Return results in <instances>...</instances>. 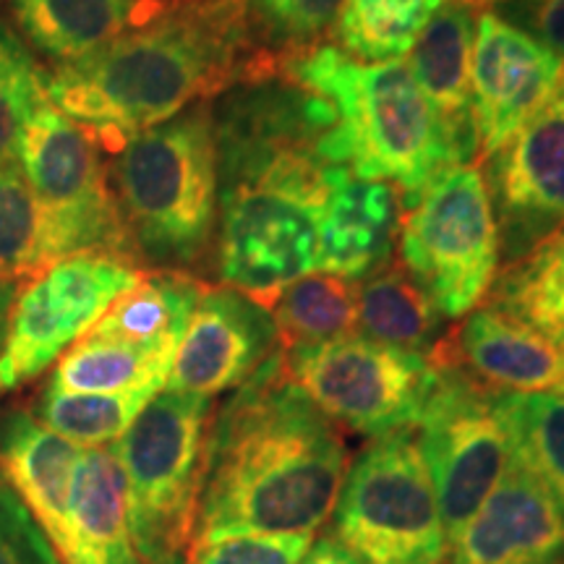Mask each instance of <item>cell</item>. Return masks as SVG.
Here are the masks:
<instances>
[{
	"mask_svg": "<svg viewBox=\"0 0 564 564\" xmlns=\"http://www.w3.org/2000/svg\"><path fill=\"white\" fill-rule=\"evenodd\" d=\"M217 144L215 262L223 285L270 312L274 299L319 270V228L333 165L329 102L274 74L223 91L212 105Z\"/></svg>",
	"mask_w": 564,
	"mask_h": 564,
	"instance_id": "6da1fadb",
	"label": "cell"
},
{
	"mask_svg": "<svg viewBox=\"0 0 564 564\" xmlns=\"http://www.w3.org/2000/svg\"><path fill=\"white\" fill-rule=\"evenodd\" d=\"M348 465L337 423L288 377L278 350L209 423L196 544L241 533L314 535L335 510Z\"/></svg>",
	"mask_w": 564,
	"mask_h": 564,
	"instance_id": "7a4b0ae2",
	"label": "cell"
},
{
	"mask_svg": "<svg viewBox=\"0 0 564 564\" xmlns=\"http://www.w3.org/2000/svg\"><path fill=\"white\" fill-rule=\"evenodd\" d=\"M280 70L253 45L243 0H181L102 51L45 74V95L110 152L196 102Z\"/></svg>",
	"mask_w": 564,
	"mask_h": 564,
	"instance_id": "3957f363",
	"label": "cell"
},
{
	"mask_svg": "<svg viewBox=\"0 0 564 564\" xmlns=\"http://www.w3.org/2000/svg\"><path fill=\"white\" fill-rule=\"evenodd\" d=\"M280 74L314 91L335 112L324 158L366 181H384L405 207L436 175L478 158L423 95L408 58L364 63L319 45L280 63Z\"/></svg>",
	"mask_w": 564,
	"mask_h": 564,
	"instance_id": "277c9868",
	"label": "cell"
},
{
	"mask_svg": "<svg viewBox=\"0 0 564 564\" xmlns=\"http://www.w3.org/2000/svg\"><path fill=\"white\" fill-rule=\"evenodd\" d=\"M110 192L133 264L192 272L215 253L220 186L212 102L131 133L110 150Z\"/></svg>",
	"mask_w": 564,
	"mask_h": 564,
	"instance_id": "5b68a950",
	"label": "cell"
},
{
	"mask_svg": "<svg viewBox=\"0 0 564 564\" xmlns=\"http://www.w3.org/2000/svg\"><path fill=\"white\" fill-rule=\"evenodd\" d=\"M209 413L207 398L162 390L110 444L123 470L131 539L144 564H192Z\"/></svg>",
	"mask_w": 564,
	"mask_h": 564,
	"instance_id": "8992f818",
	"label": "cell"
},
{
	"mask_svg": "<svg viewBox=\"0 0 564 564\" xmlns=\"http://www.w3.org/2000/svg\"><path fill=\"white\" fill-rule=\"evenodd\" d=\"M333 535L361 564H444L447 533L413 429L377 436L348 465Z\"/></svg>",
	"mask_w": 564,
	"mask_h": 564,
	"instance_id": "52a82bcc",
	"label": "cell"
},
{
	"mask_svg": "<svg viewBox=\"0 0 564 564\" xmlns=\"http://www.w3.org/2000/svg\"><path fill=\"white\" fill-rule=\"evenodd\" d=\"M400 264L444 319L481 306L499 267V230L481 165H455L408 204L400 225Z\"/></svg>",
	"mask_w": 564,
	"mask_h": 564,
	"instance_id": "ba28073f",
	"label": "cell"
},
{
	"mask_svg": "<svg viewBox=\"0 0 564 564\" xmlns=\"http://www.w3.org/2000/svg\"><path fill=\"white\" fill-rule=\"evenodd\" d=\"M17 162L47 220L55 262L82 251L129 259L100 144L47 97L21 131Z\"/></svg>",
	"mask_w": 564,
	"mask_h": 564,
	"instance_id": "9c48e42d",
	"label": "cell"
},
{
	"mask_svg": "<svg viewBox=\"0 0 564 564\" xmlns=\"http://www.w3.org/2000/svg\"><path fill=\"white\" fill-rule=\"evenodd\" d=\"M282 361L327 419L371 440L413 429L436 377L429 358L364 335L285 350Z\"/></svg>",
	"mask_w": 564,
	"mask_h": 564,
	"instance_id": "30bf717a",
	"label": "cell"
},
{
	"mask_svg": "<svg viewBox=\"0 0 564 564\" xmlns=\"http://www.w3.org/2000/svg\"><path fill=\"white\" fill-rule=\"evenodd\" d=\"M436 377L421 408L419 447L440 502L447 546L468 525L510 468L514 449L497 394L453 366L434 364Z\"/></svg>",
	"mask_w": 564,
	"mask_h": 564,
	"instance_id": "8fae6325",
	"label": "cell"
},
{
	"mask_svg": "<svg viewBox=\"0 0 564 564\" xmlns=\"http://www.w3.org/2000/svg\"><path fill=\"white\" fill-rule=\"evenodd\" d=\"M144 272L126 257L82 251L32 278L11 303L0 350V392L34 382L102 319Z\"/></svg>",
	"mask_w": 564,
	"mask_h": 564,
	"instance_id": "7c38bea8",
	"label": "cell"
},
{
	"mask_svg": "<svg viewBox=\"0 0 564 564\" xmlns=\"http://www.w3.org/2000/svg\"><path fill=\"white\" fill-rule=\"evenodd\" d=\"M486 188L502 267L520 262L564 225V68L531 118L486 158Z\"/></svg>",
	"mask_w": 564,
	"mask_h": 564,
	"instance_id": "4fadbf2b",
	"label": "cell"
},
{
	"mask_svg": "<svg viewBox=\"0 0 564 564\" xmlns=\"http://www.w3.org/2000/svg\"><path fill=\"white\" fill-rule=\"evenodd\" d=\"M280 350L272 314L232 288H207L175 350L165 390L215 394L249 382Z\"/></svg>",
	"mask_w": 564,
	"mask_h": 564,
	"instance_id": "5bb4252c",
	"label": "cell"
},
{
	"mask_svg": "<svg viewBox=\"0 0 564 564\" xmlns=\"http://www.w3.org/2000/svg\"><path fill=\"white\" fill-rule=\"evenodd\" d=\"M564 61L539 45L494 11L476 17L470 58V108H474L478 158L486 160L514 137L531 112L546 100Z\"/></svg>",
	"mask_w": 564,
	"mask_h": 564,
	"instance_id": "9a60e30c",
	"label": "cell"
},
{
	"mask_svg": "<svg viewBox=\"0 0 564 564\" xmlns=\"http://www.w3.org/2000/svg\"><path fill=\"white\" fill-rule=\"evenodd\" d=\"M447 564H564V518L518 457L449 541Z\"/></svg>",
	"mask_w": 564,
	"mask_h": 564,
	"instance_id": "2e32d148",
	"label": "cell"
},
{
	"mask_svg": "<svg viewBox=\"0 0 564 564\" xmlns=\"http://www.w3.org/2000/svg\"><path fill=\"white\" fill-rule=\"evenodd\" d=\"M429 361L453 366L491 392L564 398V350L494 306L465 316Z\"/></svg>",
	"mask_w": 564,
	"mask_h": 564,
	"instance_id": "e0dca14e",
	"label": "cell"
},
{
	"mask_svg": "<svg viewBox=\"0 0 564 564\" xmlns=\"http://www.w3.org/2000/svg\"><path fill=\"white\" fill-rule=\"evenodd\" d=\"M405 202L384 181H366L337 165L319 228V270L361 282L392 262Z\"/></svg>",
	"mask_w": 564,
	"mask_h": 564,
	"instance_id": "ac0fdd59",
	"label": "cell"
},
{
	"mask_svg": "<svg viewBox=\"0 0 564 564\" xmlns=\"http://www.w3.org/2000/svg\"><path fill=\"white\" fill-rule=\"evenodd\" d=\"M82 447L26 411L0 413V476L37 520L61 562L70 549V481Z\"/></svg>",
	"mask_w": 564,
	"mask_h": 564,
	"instance_id": "d6986e66",
	"label": "cell"
},
{
	"mask_svg": "<svg viewBox=\"0 0 564 564\" xmlns=\"http://www.w3.org/2000/svg\"><path fill=\"white\" fill-rule=\"evenodd\" d=\"M165 9L158 0H11L26 45L53 68L89 58Z\"/></svg>",
	"mask_w": 564,
	"mask_h": 564,
	"instance_id": "ffe728a7",
	"label": "cell"
},
{
	"mask_svg": "<svg viewBox=\"0 0 564 564\" xmlns=\"http://www.w3.org/2000/svg\"><path fill=\"white\" fill-rule=\"evenodd\" d=\"M66 564H144L131 539L123 470L110 447L82 449L76 457Z\"/></svg>",
	"mask_w": 564,
	"mask_h": 564,
	"instance_id": "44dd1931",
	"label": "cell"
},
{
	"mask_svg": "<svg viewBox=\"0 0 564 564\" xmlns=\"http://www.w3.org/2000/svg\"><path fill=\"white\" fill-rule=\"evenodd\" d=\"M476 40V9L460 0H444L415 40L408 66L423 95L457 137L478 150L470 108V58Z\"/></svg>",
	"mask_w": 564,
	"mask_h": 564,
	"instance_id": "7402d4cb",
	"label": "cell"
},
{
	"mask_svg": "<svg viewBox=\"0 0 564 564\" xmlns=\"http://www.w3.org/2000/svg\"><path fill=\"white\" fill-rule=\"evenodd\" d=\"M178 343H129L87 333L55 361L47 390L121 394L162 392Z\"/></svg>",
	"mask_w": 564,
	"mask_h": 564,
	"instance_id": "603a6c76",
	"label": "cell"
},
{
	"mask_svg": "<svg viewBox=\"0 0 564 564\" xmlns=\"http://www.w3.org/2000/svg\"><path fill=\"white\" fill-rule=\"evenodd\" d=\"M444 316L400 262L358 282V335L387 348L432 358L444 340Z\"/></svg>",
	"mask_w": 564,
	"mask_h": 564,
	"instance_id": "cb8c5ba5",
	"label": "cell"
},
{
	"mask_svg": "<svg viewBox=\"0 0 564 564\" xmlns=\"http://www.w3.org/2000/svg\"><path fill=\"white\" fill-rule=\"evenodd\" d=\"M204 291L207 285L188 272H144L89 333L129 343H181Z\"/></svg>",
	"mask_w": 564,
	"mask_h": 564,
	"instance_id": "d4e9b609",
	"label": "cell"
},
{
	"mask_svg": "<svg viewBox=\"0 0 564 564\" xmlns=\"http://www.w3.org/2000/svg\"><path fill=\"white\" fill-rule=\"evenodd\" d=\"M489 306L564 350V225L520 262L499 267Z\"/></svg>",
	"mask_w": 564,
	"mask_h": 564,
	"instance_id": "484cf974",
	"label": "cell"
},
{
	"mask_svg": "<svg viewBox=\"0 0 564 564\" xmlns=\"http://www.w3.org/2000/svg\"><path fill=\"white\" fill-rule=\"evenodd\" d=\"M280 350L358 335V282L314 272L288 285L270 306Z\"/></svg>",
	"mask_w": 564,
	"mask_h": 564,
	"instance_id": "4316f807",
	"label": "cell"
},
{
	"mask_svg": "<svg viewBox=\"0 0 564 564\" xmlns=\"http://www.w3.org/2000/svg\"><path fill=\"white\" fill-rule=\"evenodd\" d=\"M444 0H345L335 34L340 51L364 63L405 58Z\"/></svg>",
	"mask_w": 564,
	"mask_h": 564,
	"instance_id": "83f0119b",
	"label": "cell"
},
{
	"mask_svg": "<svg viewBox=\"0 0 564 564\" xmlns=\"http://www.w3.org/2000/svg\"><path fill=\"white\" fill-rule=\"evenodd\" d=\"M514 457L539 478L564 518V398L497 394Z\"/></svg>",
	"mask_w": 564,
	"mask_h": 564,
	"instance_id": "f1b7e54d",
	"label": "cell"
},
{
	"mask_svg": "<svg viewBox=\"0 0 564 564\" xmlns=\"http://www.w3.org/2000/svg\"><path fill=\"white\" fill-rule=\"evenodd\" d=\"M55 264L47 220L17 160L0 162V280L30 282Z\"/></svg>",
	"mask_w": 564,
	"mask_h": 564,
	"instance_id": "f546056e",
	"label": "cell"
},
{
	"mask_svg": "<svg viewBox=\"0 0 564 564\" xmlns=\"http://www.w3.org/2000/svg\"><path fill=\"white\" fill-rule=\"evenodd\" d=\"M158 392L139 390L121 394H95V392H58L47 390L40 398L37 419L51 432L68 440L76 447H105L121 440L133 419L144 411Z\"/></svg>",
	"mask_w": 564,
	"mask_h": 564,
	"instance_id": "4dcf8cb0",
	"label": "cell"
},
{
	"mask_svg": "<svg viewBox=\"0 0 564 564\" xmlns=\"http://www.w3.org/2000/svg\"><path fill=\"white\" fill-rule=\"evenodd\" d=\"M345 0H243V17L257 51L272 61H291L319 47L335 30Z\"/></svg>",
	"mask_w": 564,
	"mask_h": 564,
	"instance_id": "1f68e13d",
	"label": "cell"
},
{
	"mask_svg": "<svg viewBox=\"0 0 564 564\" xmlns=\"http://www.w3.org/2000/svg\"><path fill=\"white\" fill-rule=\"evenodd\" d=\"M45 97V70L32 47L0 21V162L17 160L21 131Z\"/></svg>",
	"mask_w": 564,
	"mask_h": 564,
	"instance_id": "d6a6232c",
	"label": "cell"
},
{
	"mask_svg": "<svg viewBox=\"0 0 564 564\" xmlns=\"http://www.w3.org/2000/svg\"><path fill=\"white\" fill-rule=\"evenodd\" d=\"M314 535L241 533L199 541L192 564H299Z\"/></svg>",
	"mask_w": 564,
	"mask_h": 564,
	"instance_id": "836d02e7",
	"label": "cell"
},
{
	"mask_svg": "<svg viewBox=\"0 0 564 564\" xmlns=\"http://www.w3.org/2000/svg\"><path fill=\"white\" fill-rule=\"evenodd\" d=\"M0 564H61L37 520L0 478Z\"/></svg>",
	"mask_w": 564,
	"mask_h": 564,
	"instance_id": "e575fe53",
	"label": "cell"
},
{
	"mask_svg": "<svg viewBox=\"0 0 564 564\" xmlns=\"http://www.w3.org/2000/svg\"><path fill=\"white\" fill-rule=\"evenodd\" d=\"M489 11L564 61V0H494Z\"/></svg>",
	"mask_w": 564,
	"mask_h": 564,
	"instance_id": "d590c367",
	"label": "cell"
},
{
	"mask_svg": "<svg viewBox=\"0 0 564 564\" xmlns=\"http://www.w3.org/2000/svg\"><path fill=\"white\" fill-rule=\"evenodd\" d=\"M299 564H361L352 556L348 549H345L340 541L335 539L333 533L322 535L319 541H312L308 552L303 554V560Z\"/></svg>",
	"mask_w": 564,
	"mask_h": 564,
	"instance_id": "8d00e7d4",
	"label": "cell"
},
{
	"mask_svg": "<svg viewBox=\"0 0 564 564\" xmlns=\"http://www.w3.org/2000/svg\"><path fill=\"white\" fill-rule=\"evenodd\" d=\"M13 299H17V282L0 280V350H3V343H6V329H9V314H11Z\"/></svg>",
	"mask_w": 564,
	"mask_h": 564,
	"instance_id": "74e56055",
	"label": "cell"
},
{
	"mask_svg": "<svg viewBox=\"0 0 564 564\" xmlns=\"http://www.w3.org/2000/svg\"><path fill=\"white\" fill-rule=\"evenodd\" d=\"M460 3H465V6H470V9H489V3L491 0H460Z\"/></svg>",
	"mask_w": 564,
	"mask_h": 564,
	"instance_id": "f35d334b",
	"label": "cell"
},
{
	"mask_svg": "<svg viewBox=\"0 0 564 564\" xmlns=\"http://www.w3.org/2000/svg\"><path fill=\"white\" fill-rule=\"evenodd\" d=\"M158 3H165V6H171V3H181V0H158Z\"/></svg>",
	"mask_w": 564,
	"mask_h": 564,
	"instance_id": "ab89813d",
	"label": "cell"
},
{
	"mask_svg": "<svg viewBox=\"0 0 564 564\" xmlns=\"http://www.w3.org/2000/svg\"><path fill=\"white\" fill-rule=\"evenodd\" d=\"M491 3H494V0H491ZM491 3H489V6H491Z\"/></svg>",
	"mask_w": 564,
	"mask_h": 564,
	"instance_id": "60d3db41",
	"label": "cell"
}]
</instances>
